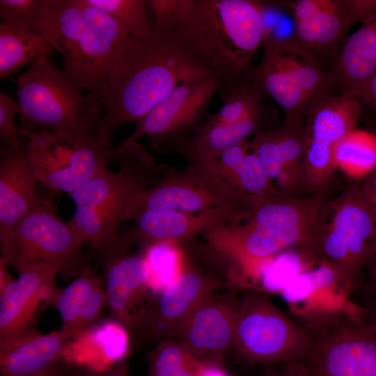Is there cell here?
I'll use <instances>...</instances> for the list:
<instances>
[{"instance_id":"681fc988","label":"cell","mask_w":376,"mask_h":376,"mask_svg":"<svg viewBox=\"0 0 376 376\" xmlns=\"http://www.w3.org/2000/svg\"><path fill=\"white\" fill-rule=\"evenodd\" d=\"M367 267L368 268L370 285L373 292L376 297V240L372 256Z\"/></svg>"},{"instance_id":"ab89813d","label":"cell","mask_w":376,"mask_h":376,"mask_svg":"<svg viewBox=\"0 0 376 376\" xmlns=\"http://www.w3.org/2000/svg\"><path fill=\"white\" fill-rule=\"evenodd\" d=\"M343 4L350 27L363 24L376 16V0H343Z\"/></svg>"},{"instance_id":"4dcf8cb0","label":"cell","mask_w":376,"mask_h":376,"mask_svg":"<svg viewBox=\"0 0 376 376\" xmlns=\"http://www.w3.org/2000/svg\"><path fill=\"white\" fill-rule=\"evenodd\" d=\"M224 180L251 212L281 195L265 175L251 147Z\"/></svg>"},{"instance_id":"e575fe53","label":"cell","mask_w":376,"mask_h":376,"mask_svg":"<svg viewBox=\"0 0 376 376\" xmlns=\"http://www.w3.org/2000/svg\"><path fill=\"white\" fill-rule=\"evenodd\" d=\"M148 361V376H199L201 363L175 340L159 342Z\"/></svg>"},{"instance_id":"ffe728a7","label":"cell","mask_w":376,"mask_h":376,"mask_svg":"<svg viewBox=\"0 0 376 376\" xmlns=\"http://www.w3.org/2000/svg\"><path fill=\"white\" fill-rule=\"evenodd\" d=\"M131 347L123 324L113 318L100 319L68 340L61 362L73 369L103 372L125 361Z\"/></svg>"},{"instance_id":"e0dca14e","label":"cell","mask_w":376,"mask_h":376,"mask_svg":"<svg viewBox=\"0 0 376 376\" xmlns=\"http://www.w3.org/2000/svg\"><path fill=\"white\" fill-rule=\"evenodd\" d=\"M251 143L263 171L273 184L276 182L281 196L295 197L294 193L308 188L304 121H283L278 127L258 130Z\"/></svg>"},{"instance_id":"9a60e30c","label":"cell","mask_w":376,"mask_h":376,"mask_svg":"<svg viewBox=\"0 0 376 376\" xmlns=\"http://www.w3.org/2000/svg\"><path fill=\"white\" fill-rule=\"evenodd\" d=\"M218 284L213 278L186 267L177 280L154 295L130 334L132 345L176 340L193 312Z\"/></svg>"},{"instance_id":"484cf974","label":"cell","mask_w":376,"mask_h":376,"mask_svg":"<svg viewBox=\"0 0 376 376\" xmlns=\"http://www.w3.org/2000/svg\"><path fill=\"white\" fill-rule=\"evenodd\" d=\"M246 81L260 88L275 101L283 111L284 122L304 121L309 102L269 51L263 49L260 63L250 69Z\"/></svg>"},{"instance_id":"ac0fdd59","label":"cell","mask_w":376,"mask_h":376,"mask_svg":"<svg viewBox=\"0 0 376 376\" xmlns=\"http://www.w3.org/2000/svg\"><path fill=\"white\" fill-rule=\"evenodd\" d=\"M117 158L120 160L119 171L113 172L108 168L70 194L75 206L128 205L135 194L160 179L161 167L137 142L125 146Z\"/></svg>"},{"instance_id":"603a6c76","label":"cell","mask_w":376,"mask_h":376,"mask_svg":"<svg viewBox=\"0 0 376 376\" xmlns=\"http://www.w3.org/2000/svg\"><path fill=\"white\" fill-rule=\"evenodd\" d=\"M69 336L61 329L42 334L36 328L0 341V376H25L61 362Z\"/></svg>"},{"instance_id":"3957f363","label":"cell","mask_w":376,"mask_h":376,"mask_svg":"<svg viewBox=\"0 0 376 376\" xmlns=\"http://www.w3.org/2000/svg\"><path fill=\"white\" fill-rule=\"evenodd\" d=\"M320 198L279 196L253 210L244 225L221 224L207 232L210 244L249 274L287 249L318 257L324 224Z\"/></svg>"},{"instance_id":"7c38bea8","label":"cell","mask_w":376,"mask_h":376,"mask_svg":"<svg viewBox=\"0 0 376 376\" xmlns=\"http://www.w3.org/2000/svg\"><path fill=\"white\" fill-rule=\"evenodd\" d=\"M84 242L70 221L57 214L52 196H40L1 244L0 258L18 272L38 263L63 265Z\"/></svg>"},{"instance_id":"83f0119b","label":"cell","mask_w":376,"mask_h":376,"mask_svg":"<svg viewBox=\"0 0 376 376\" xmlns=\"http://www.w3.org/2000/svg\"><path fill=\"white\" fill-rule=\"evenodd\" d=\"M295 24L301 41L318 61V56L333 51L350 28L343 0H333L323 11Z\"/></svg>"},{"instance_id":"d6a6232c","label":"cell","mask_w":376,"mask_h":376,"mask_svg":"<svg viewBox=\"0 0 376 376\" xmlns=\"http://www.w3.org/2000/svg\"><path fill=\"white\" fill-rule=\"evenodd\" d=\"M219 91L224 105L207 117L214 123L234 124L269 113L265 102L267 95L256 85L246 83Z\"/></svg>"},{"instance_id":"2e32d148","label":"cell","mask_w":376,"mask_h":376,"mask_svg":"<svg viewBox=\"0 0 376 376\" xmlns=\"http://www.w3.org/2000/svg\"><path fill=\"white\" fill-rule=\"evenodd\" d=\"M61 267L47 263L31 265L0 290V341L35 328L45 308L55 305L61 289L54 280Z\"/></svg>"},{"instance_id":"4316f807","label":"cell","mask_w":376,"mask_h":376,"mask_svg":"<svg viewBox=\"0 0 376 376\" xmlns=\"http://www.w3.org/2000/svg\"><path fill=\"white\" fill-rule=\"evenodd\" d=\"M54 50L41 33L3 22L0 24V78H8L23 66L47 58Z\"/></svg>"},{"instance_id":"f546056e","label":"cell","mask_w":376,"mask_h":376,"mask_svg":"<svg viewBox=\"0 0 376 376\" xmlns=\"http://www.w3.org/2000/svg\"><path fill=\"white\" fill-rule=\"evenodd\" d=\"M334 166L354 179L368 178L376 169V135L354 129L336 144Z\"/></svg>"},{"instance_id":"c3c4849f","label":"cell","mask_w":376,"mask_h":376,"mask_svg":"<svg viewBox=\"0 0 376 376\" xmlns=\"http://www.w3.org/2000/svg\"><path fill=\"white\" fill-rule=\"evenodd\" d=\"M363 321L376 334V301L363 308Z\"/></svg>"},{"instance_id":"277c9868","label":"cell","mask_w":376,"mask_h":376,"mask_svg":"<svg viewBox=\"0 0 376 376\" xmlns=\"http://www.w3.org/2000/svg\"><path fill=\"white\" fill-rule=\"evenodd\" d=\"M178 30L221 80V89L246 83L263 36L255 0H192Z\"/></svg>"},{"instance_id":"d590c367","label":"cell","mask_w":376,"mask_h":376,"mask_svg":"<svg viewBox=\"0 0 376 376\" xmlns=\"http://www.w3.org/2000/svg\"><path fill=\"white\" fill-rule=\"evenodd\" d=\"M116 21L130 36L139 37L150 26L148 1L145 0H87Z\"/></svg>"},{"instance_id":"7bdbcfd3","label":"cell","mask_w":376,"mask_h":376,"mask_svg":"<svg viewBox=\"0 0 376 376\" xmlns=\"http://www.w3.org/2000/svg\"><path fill=\"white\" fill-rule=\"evenodd\" d=\"M71 376H129V375L127 373V365L125 361L103 372L73 369Z\"/></svg>"},{"instance_id":"ee69618b","label":"cell","mask_w":376,"mask_h":376,"mask_svg":"<svg viewBox=\"0 0 376 376\" xmlns=\"http://www.w3.org/2000/svg\"><path fill=\"white\" fill-rule=\"evenodd\" d=\"M359 99L376 112V72L362 92Z\"/></svg>"},{"instance_id":"d4e9b609","label":"cell","mask_w":376,"mask_h":376,"mask_svg":"<svg viewBox=\"0 0 376 376\" xmlns=\"http://www.w3.org/2000/svg\"><path fill=\"white\" fill-rule=\"evenodd\" d=\"M376 72V16L345 41L330 72L335 86L359 98Z\"/></svg>"},{"instance_id":"b9f144b4","label":"cell","mask_w":376,"mask_h":376,"mask_svg":"<svg viewBox=\"0 0 376 376\" xmlns=\"http://www.w3.org/2000/svg\"><path fill=\"white\" fill-rule=\"evenodd\" d=\"M279 366L278 371H272L269 376H316L304 359L290 361Z\"/></svg>"},{"instance_id":"7402d4cb","label":"cell","mask_w":376,"mask_h":376,"mask_svg":"<svg viewBox=\"0 0 376 376\" xmlns=\"http://www.w3.org/2000/svg\"><path fill=\"white\" fill-rule=\"evenodd\" d=\"M25 148H8L0 160V242L3 244L40 198Z\"/></svg>"},{"instance_id":"836d02e7","label":"cell","mask_w":376,"mask_h":376,"mask_svg":"<svg viewBox=\"0 0 376 376\" xmlns=\"http://www.w3.org/2000/svg\"><path fill=\"white\" fill-rule=\"evenodd\" d=\"M176 243L161 242L143 251L149 267V286L154 295L173 283L187 267L182 250Z\"/></svg>"},{"instance_id":"9c48e42d","label":"cell","mask_w":376,"mask_h":376,"mask_svg":"<svg viewBox=\"0 0 376 376\" xmlns=\"http://www.w3.org/2000/svg\"><path fill=\"white\" fill-rule=\"evenodd\" d=\"M27 136L25 151L37 182L69 194L107 169L112 147L97 137L81 138L40 130Z\"/></svg>"},{"instance_id":"f1b7e54d","label":"cell","mask_w":376,"mask_h":376,"mask_svg":"<svg viewBox=\"0 0 376 376\" xmlns=\"http://www.w3.org/2000/svg\"><path fill=\"white\" fill-rule=\"evenodd\" d=\"M256 1L263 30L262 46H272L297 54L320 66L304 45L291 11L284 1Z\"/></svg>"},{"instance_id":"4fadbf2b","label":"cell","mask_w":376,"mask_h":376,"mask_svg":"<svg viewBox=\"0 0 376 376\" xmlns=\"http://www.w3.org/2000/svg\"><path fill=\"white\" fill-rule=\"evenodd\" d=\"M361 103L350 93L333 91L308 107L304 118L305 167L311 190L321 189L334 174L333 150L341 138L356 129Z\"/></svg>"},{"instance_id":"74e56055","label":"cell","mask_w":376,"mask_h":376,"mask_svg":"<svg viewBox=\"0 0 376 376\" xmlns=\"http://www.w3.org/2000/svg\"><path fill=\"white\" fill-rule=\"evenodd\" d=\"M153 19L151 24L166 30H178L181 26L192 0H150L148 1Z\"/></svg>"},{"instance_id":"1f68e13d","label":"cell","mask_w":376,"mask_h":376,"mask_svg":"<svg viewBox=\"0 0 376 376\" xmlns=\"http://www.w3.org/2000/svg\"><path fill=\"white\" fill-rule=\"evenodd\" d=\"M269 51L281 67L292 77L309 102V107L334 91L330 72L323 70L306 58L282 49L263 46Z\"/></svg>"},{"instance_id":"d6986e66","label":"cell","mask_w":376,"mask_h":376,"mask_svg":"<svg viewBox=\"0 0 376 376\" xmlns=\"http://www.w3.org/2000/svg\"><path fill=\"white\" fill-rule=\"evenodd\" d=\"M238 304L232 295L210 294L193 312L176 340L196 359L221 364L235 346Z\"/></svg>"},{"instance_id":"cb8c5ba5","label":"cell","mask_w":376,"mask_h":376,"mask_svg":"<svg viewBox=\"0 0 376 376\" xmlns=\"http://www.w3.org/2000/svg\"><path fill=\"white\" fill-rule=\"evenodd\" d=\"M106 304L103 279L87 264L77 279L60 290L54 306L62 319L61 329L70 338L100 320Z\"/></svg>"},{"instance_id":"8d00e7d4","label":"cell","mask_w":376,"mask_h":376,"mask_svg":"<svg viewBox=\"0 0 376 376\" xmlns=\"http://www.w3.org/2000/svg\"><path fill=\"white\" fill-rule=\"evenodd\" d=\"M44 0H1L0 15L3 23L39 33L38 24Z\"/></svg>"},{"instance_id":"8992f818","label":"cell","mask_w":376,"mask_h":376,"mask_svg":"<svg viewBox=\"0 0 376 376\" xmlns=\"http://www.w3.org/2000/svg\"><path fill=\"white\" fill-rule=\"evenodd\" d=\"M301 324L311 337L304 359L316 376H376V334L359 315L315 311Z\"/></svg>"},{"instance_id":"bcb514c9","label":"cell","mask_w":376,"mask_h":376,"mask_svg":"<svg viewBox=\"0 0 376 376\" xmlns=\"http://www.w3.org/2000/svg\"><path fill=\"white\" fill-rule=\"evenodd\" d=\"M361 187L364 195L376 210V173L373 172Z\"/></svg>"},{"instance_id":"6da1fadb","label":"cell","mask_w":376,"mask_h":376,"mask_svg":"<svg viewBox=\"0 0 376 376\" xmlns=\"http://www.w3.org/2000/svg\"><path fill=\"white\" fill-rule=\"evenodd\" d=\"M210 75H216L178 30L150 24L130 38L113 68L97 137L112 146L118 127L135 123L180 84Z\"/></svg>"},{"instance_id":"60d3db41","label":"cell","mask_w":376,"mask_h":376,"mask_svg":"<svg viewBox=\"0 0 376 376\" xmlns=\"http://www.w3.org/2000/svg\"><path fill=\"white\" fill-rule=\"evenodd\" d=\"M333 0H297L285 2L292 13L295 22L311 18L323 11L332 3Z\"/></svg>"},{"instance_id":"52a82bcc","label":"cell","mask_w":376,"mask_h":376,"mask_svg":"<svg viewBox=\"0 0 376 376\" xmlns=\"http://www.w3.org/2000/svg\"><path fill=\"white\" fill-rule=\"evenodd\" d=\"M310 344L306 327L265 295L249 292L239 299L234 347L248 363L271 367L304 359Z\"/></svg>"},{"instance_id":"8fae6325","label":"cell","mask_w":376,"mask_h":376,"mask_svg":"<svg viewBox=\"0 0 376 376\" xmlns=\"http://www.w3.org/2000/svg\"><path fill=\"white\" fill-rule=\"evenodd\" d=\"M222 86L221 80L214 75L180 84L135 123L131 134L112 147L114 159L141 137L148 136L150 145L159 150L181 139L185 131L194 132L205 120L210 102Z\"/></svg>"},{"instance_id":"5bb4252c","label":"cell","mask_w":376,"mask_h":376,"mask_svg":"<svg viewBox=\"0 0 376 376\" xmlns=\"http://www.w3.org/2000/svg\"><path fill=\"white\" fill-rule=\"evenodd\" d=\"M129 245L123 237L95 253L103 266L111 318L123 324L130 335L154 294L149 286L150 272L143 251L130 253Z\"/></svg>"},{"instance_id":"ba28073f","label":"cell","mask_w":376,"mask_h":376,"mask_svg":"<svg viewBox=\"0 0 376 376\" xmlns=\"http://www.w3.org/2000/svg\"><path fill=\"white\" fill-rule=\"evenodd\" d=\"M376 240V210L360 188L345 191L337 201L319 240L318 257L334 270L347 289L360 283Z\"/></svg>"},{"instance_id":"44dd1931","label":"cell","mask_w":376,"mask_h":376,"mask_svg":"<svg viewBox=\"0 0 376 376\" xmlns=\"http://www.w3.org/2000/svg\"><path fill=\"white\" fill-rule=\"evenodd\" d=\"M244 217L223 209L201 213L148 210L138 213L133 218L136 220V225L123 237L129 244H136L144 250L161 242H178L187 239L222 224H236Z\"/></svg>"},{"instance_id":"f6af8a7d","label":"cell","mask_w":376,"mask_h":376,"mask_svg":"<svg viewBox=\"0 0 376 376\" xmlns=\"http://www.w3.org/2000/svg\"><path fill=\"white\" fill-rule=\"evenodd\" d=\"M72 370L60 362L44 370L25 376H71Z\"/></svg>"},{"instance_id":"f35d334b","label":"cell","mask_w":376,"mask_h":376,"mask_svg":"<svg viewBox=\"0 0 376 376\" xmlns=\"http://www.w3.org/2000/svg\"><path fill=\"white\" fill-rule=\"evenodd\" d=\"M19 108L9 95L0 93V135L3 138L8 148L18 150L24 148L18 134L17 127L15 125V116L19 113Z\"/></svg>"},{"instance_id":"5b68a950","label":"cell","mask_w":376,"mask_h":376,"mask_svg":"<svg viewBox=\"0 0 376 376\" xmlns=\"http://www.w3.org/2000/svg\"><path fill=\"white\" fill-rule=\"evenodd\" d=\"M16 81L20 134L45 129L81 138L97 137L103 106L47 58L34 62Z\"/></svg>"},{"instance_id":"30bf717a","label":"cell","mask_w":376,"mask_h":376,"mask_svg":"<svg viewBox=\"0 0 376 376\" xmlns=\"http://www.w3.org/2000/svg\"><path fill=\"white\" fill-rule=\"evenodd\" d=\"M217 209L244 217L251 213L219 173L190 164L182 171L166 173L155 185L135 194L128 203L124 220L148 210L201 213Z\"/></svg>"},{"instance_id":"7a4b0ae2","label":"cell","mask_w":376,"mask_h":376,"mask_svg":"<svg viewBox=\"0 0 376 376\" xmlns=\"http://www.w3.org/2000/svg\"><path fill=\"white\" fill-rule=\"evenodd\" d=\"M38 30L62 55L64 72L104 107L111 72L132 36L87 0H44Z\"/></svg>"},{"instance_id":"7dc6e473","label":"cell","mask_w":376,"mask_h":376,"mask_svg":"<svg viewBox=\"0 0 376 376\" xmlns=\"http://www.w3.org/2000/svg\"><path fill=\"white\" fill-rule=\"evenodd\" d=\"M199 376H230L220 363L202 361L199 369Z\"/></svg>"}]
</instances>
